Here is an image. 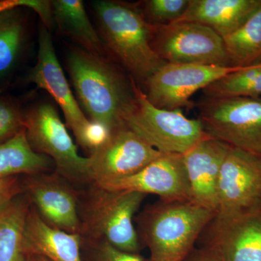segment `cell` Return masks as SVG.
Returning a JSON list of instances; mask_svg holds the SVG:
<instances>
[{
	"label": "cell",
	"mask_w": 261,
	"mask_h": 261,
	"mask_svg": "<svg viewBox=\"0 0 261 261\" xmlns=\"http://www.w3.org/2000/svg\"><path fill=\"white\" fill-rule=\"evenodd\" d=\"M66 63L79 104L89 120L111 132L126 126L137 104V82L102 55L82 47L70 48Z\"/></svg>",
	"instance_id": "cell-1"
},
{
	"label": "cell",
	"mask_w": 261,
	"mask_h": 261,
	"mask_svg": "<svg viewBox=\"0 0 261 261\" xmlns=\"http://www.w3.org/2000/svg\"><path fill=\"white\" fill-rule=\"evenodd\" d=\"M93 8L104 47L138 85L145 84L166 63L152 47V25L139 5L99 0Z\"/></svg>",
	"instance_id": "cell-2"
},
{
	"label": "cell",
	"mask_w": 261,
	"mask_h": 261,
	"mask_svg": "<svg viewBox=\"0 0 261 261\" xmlns=\"http://www.w3.org/2000/svg\"><path fill=\"white\" fill-rule=\"evenodd\" d=\"M216 216L192 201L160 200L137 218L139 238L148 247L149 261H185Z\"/></svg>",
	"instance_id": "cell-3"
},
{
	"label": "cell",
	"mask_w": 261,
	"mask_h": 261,
	"mask_svg": "<svg viewBox=\"0 0 261 261\" xmlns=\"http://www.w3.org/2000/svg\"><path fill=\"white\" fill-rule=\"evenodd\" d=\"M92 185L83 200L80 195L81 236L105 240L123 251L140 253V238L133 221L146 195L109 191Z\"/></svg>",
	"instance_id": "cell-4"
},
{
	"label": "cell",
	"mask_w": 261,
	"mask_h": 261,
	"mask_svg": "<svg viewBox=\"0 0 261 261\" xmlns=\"http://www.w3.org/2000/svg\"><path fill=\"white\" fill-rule=\"evenodd\" d=\"M24 128L33 150L55 163L56 172L68 181L92 184L89 158L78 152L56 107L38 102L23 111Z\"/></svg>",
	"instance_id": "cell-5"
},
{
	"label": "cell",
	"mask_w": 261,
	"mask_h": 261,
	"mask_svg": "<svg viewBox=\"0 0 261 261\" xmlns=\"http://www.w3.org/2000/svg\"><path fill=\"white\" fill-rule=\"evenodd\" d=\"M199 118L209 137L261 157V99L204 97Z\"/></svg>",
	"instance_id": "cell-6"
},
{
	"label": "cell",
	"mask_w": 261,
	"mask_h": 261,
	"mask_svg": "<svg viewBox=\"0 0 261 261\" xmlns=\"http://www.w3.org/2000/svg\"><path fill=\"white\" fill-rule=\"evenodd\" d=\"M135 93V109L125 124L161 153L183 155L207 137L200 120L187 118L181 110L155 107L137 83Z\"/></svg>",
	"instance_id": "cell-7"
},
{
	"label": "cell",
	"mask_w": 261,
	"mask_h": 261,
	"mask_svg": "<svg viewBox=\"0 0 261 261\" xmlns=\"http://www.w3.org/2000/svg\"><path fill=\"white\" fill-rule=\"evenodd\" d=\"M151 44L166 63L232 67L224 39L203 24L177 22L152 25Z\"/></svg>",
	"instance_id": "cell-8"
},
{
	"label": "cell",
	"mask_w": 261,
	"mask_h": 261,
	"mask_svg": "<svg viewBox=\"0 0 261 261\" xmlns=\"http://www.w3.org/2000/svg\"><path fill=\"white\" fill-rule=\"evenodd\" d=\"M238 68L166 63L147 81L145 94L151 104L161 109L175 111L192 108L190 98L197 91L203 90Z\"/></svg>",
	"instance_id": "cell-9"
},
{
	"label": "cell",
	"mask_w": 261,
	"mask_h": 261,
	"mask_svg": "<svg viewBox=\"0 0 261 261\" xmlns=\"http://www.w3.org/2000/svg\"><path fill=\"white\" fill-rule=\"evenodd\" d=\"M202 235V247L221 261H261V201L234 214L216 215Z\"/></svg>",
	"instance_id": "cell-10"
},
{
	"label": "cell",
	"mask_w": 261,
	"mask_h": 261,
	"mask_svg": "<svg viewBox=\"0 0 261 261\" xmlns=\"http://www.w3.org/2000/svg\"><path fill=\"white\" fill-rule=\"evenodd\" d=\"M162 154L128 126H122L111 132L107 142L89 154L92 182L135 174Z\"/></svg>",
	"instance_id": "cell-11"
},
{
	"label": "cell",
	"mask_w": 261,
	"mask_h": 261,
	"mask_svg": "<svg viewBox=\"0 0 261 261\" xmlns=\"http://www.w3.org/2000/svg\"><path fill=\"white\" fill-rule=\"evenodd\" d=\"M24 194L48 225L63 231L81 234V193L59 173L23 176Z\"/></svg>",
	"instance_id": "cell-12"
},
{
	"label": "cell",
	"mask_w": 261,
	"mask_h": 261,
	"mask_svg": "<svg viewBox=\"0 0 261 261\" xmlns=\"http://www.w3.org/2000/svg\"><path fill=\"white\" fill-rule=\"evenodd\" d=\"M217 197V216L234 214L260 202V156L231 147L220 171Z\"/></svg>",
	"instance_id": "cell-13"
},
{
	"label": "cell",
	"mask_w": 261,
	"mask_h": 261,
	"mask_svg": "<svg viewBox=\"0 0 261 261\" xmlns=\"http://www.w3.org/2000/svg\"><path fill=\"white\" fill-rule=\"evenodd\" d=\"M94 184L109 191L152 194L161 200L192 201L182 154H163L135 174Z\"/></svg>",
	"instance_id": "cell-14"
},
{
	"label": "cell",
	"mask_w": 261,
	"mask_h": 261,
	"mask_svg": "<svg viewBox=\"0 0 261 261\" xmlns=\"http://www.w3.org/2000/svg\"><path fill=\"white\" fill-rule=\"evenodd\" d=\"M27 80L50 94L64 114L66 126L76 135L89 120L81 109L70 90L69 84L57 58L49 29L44 25L39 33L37 61L27 75Z\"/></svg>",
	"instance_id": "cell-15"
},
{
	"label": "cell",
	"mask_w": 261,
	"mask_h": 261,
	"mask_svg": "<svg viewBox=\"0 0 261 261\" xmlns=\"http://www.w3.org/2000/svg\"><path fill=\"white\" fill-rule=\"evenodd\" d=\"M231 147L207 135L183 154L192 202L216 214L220 171Z\"/></svg>",
	"instance_id": "cell-16"
},
{
	"label": "cell",
	"mask_w": 261,
	"mask_h": 261,
	"mask_svg": "<svg viewBox=\"0 0 261 261\" xmlns=\"http://www.w3.org/2000/svg\"><path fill=\"white\" fill-rule=\"evenodd\" d=\"M80 233L62 231L48 225L31 205L23 232L24 250L48 261H84Z\"/></svg>",
	"instance_id": "cell-17"
},
{
	"label": "cell",
	"mask_w": 261,
	"mask_h": 261,
	"mask_svg": "<svg viewBox=\"0 0 261 261\" xmlns=\"http://www.w3.org/2000/svg\"><path fill=\"white\" fill-rule=\"evenodd\" d=\"M260 4L261 0H190L177 22L203 24L224 39L240 29Z\"/></svg>",
	"instance_id": "cell-18"
},
{
	"label": "cell",
	"mask_w": 261,
	"mask_h": 261,
	"mask_svg": "<svg viewBox=\"0 0 261 261\" xmlns=\"http://www.w3.org/2000/svg\"><path fill=\"white\" fill-rule=\"evenodd\" d=\"M51 3L54 22L62 33L74 39L86 50L103 56L104 44L89 20L83 2L54 0Z\"/></svg>",
	"instance_id": "cell-19"
},
{
	"label": "cell",
	"mask_w": 261,
	"mask_h": 261,
	"mask_svg": "<svg viewBox=\"0 0 261 261\" xmlns=\"http://www.w3.org/2000/svg\"><path fill=\"white\" fill-rule=\"evenodd\" d=\"M56 168L47 156L33 150L25 128L0 145V179L15 176H33L49 173Z\"/></svg>",
	"instance_id": "cell-20"
},
{
	"label": "cell",
	"mask_w": 261,
	"mask_h": 261,
	"mask_svg": "<svg viewBox=\"0 0 261 261\" xmlns=\"http://www.w3.org/2000/svg\"><path fill=\"white\" fill-rule=\"evenodd\" d=\"M31 205L28 197L23 193L0 213V261L28 260L23 232Z\"/></svg>",
	"instance_id": "cell-21"
},
{
	"label": "cell",
	"mask_w": 261,
	"mask_h": 261,
	"mask_svg": "<svg viewBox=\"0 0 261 261\" xmlns=\"http://www.w3.org/2000/svg\"><path fill=\"white\" fill-rule=\"evenodd\" d=\"M231 65L244 68L261 63V4L236 32L224 39Z\"/></svg>",
	"instance_id": "cell-22"
},
{
	"label": "cell",
	"mask_w": 261,
	"mask_h": 261,
	"mask_svg": "<svg viewBox=\"0 0 261 261\" xmlns=\"http://www.w3.org/2000/svg\"><path fill=\"white\" fill-rule=\"evenodd\" d=\"M21 8L0 13V78L11 73L23 51L27 25Z\"/></svg>",
	"instance_id": "cell-23"
},
{
	"label": "cell",
	"mask_w": 261,
	"mask_h": 261,
	"mask_svg": "<svg viewBox=\"0 0 261 261\" xmlns=\"http://www.w3.org/2000/svg\"><path fill=\"white\" fill-rule=\"evenodd\" d=\"M206 98L258 97L261 95V63L224 75L202 90Z\"/></svg>",
	"instance_id": "cell-24"
},
{
	"label": "cell",
	"mask_w": 261,
	"mask_h": 261,
	"mask_svg": "<svg viewBox=\"0 0 261 261\" xmlns=\"http://www.w3.org/2000/svg\"><path fill=\"white\" fill-rule=\"evenodd\" d=\"M189 4L190 0H147L139 8L147 23L157 27L177 22Z\"/></svg>",
	"instance_id": "cell-25"
},
{
	"label": "cell",
	"mask_w": 261,
	"mask_h": 261,
	"mask_svg": "<svg viewBox=\"0 0 261 261\" xmlns=\"http://www.w3.org/2000/svg\"><path fill=\"white\" fill-rule=\"evenodd\" d=\"M82 250L87 253V261H146L140 253L123 251L105 240L82 238Z\"/></svg>",
	"instance_id": "cell-26"
},
{
	"label": "cell",
	"mask_w": 261,
	"mask_h": 261,
	"mask_svg": "<svg viewBox=\"0 0 261 261\" xmlns=\"http://www.w3.org/2000/svg\"><path fill=\"white\" fill-rule=\"evenodd\" d=\"M24 128L23 111L10 98L0 97V145Z\"/></svg>",
	"instance_id": "cell-27"
},
{
	"label": "cell",
	"mask_w": 261,
	"mask_h": 261,
	"mask_svg": "<svg viewBox=\"0 0 261 261\" xmlns=\"http://www.w3.org/2000/svg\"><path fill=\"white\" fill-rule=\"evenodd\" d=\"M107 126L99 122L89 120L88 123L75 135V140L89 154L102 147L111 136Z\"/></svg>",
	"instance_id": "cell-28"
},
{
	"label": "cell",
	"mask_w": 261,
	"mask_h": 261,
	"mask_svg": "<svg viewBox=\"0 0 261 261\" xmlns=\"http://www.w3.org/2000/svg\"><path fill=\"white\" fill-rule=\"evenodd\" d=\"M23 176H11L0 179V213L17 197L24 193Z\"/></svg>",
	"instance_id": "cell-29"
},
{
	"label": "cell",
	"mask_w": 261,
	"mask_h": 261,
	"mask_svg": "<svg viewBox=\"0 0 261 261\" xmlns=\"http://www.w3.org/2000/svg\"><path fill=\"white\" fill-rule=\"evenodd\" d=\"M35 5L36 0H1L0 13L16 8H27L33 10Z\"/></svg>",
	"instance_id": "cell-30"
},
{
	"label": "cell",
	"mask_w": 261,
	"mask_h": 261,
	"mask_svg": "<svg viewBox=\"0 0 261 261\" xmlns=\"http://www.w3.org/2000/svg\"><path fill=\"white\" fill-rule=\"evenodd\" d=\"M185 261H221L219 257L207 249L202 248L193 250Z\"/></svg>",
	"instance_id": "cell-31"
},
{
	"label": "cell",
	"mask_w": 261,
	"mask_h": 261,
	"mask_svg": "<svg viewBox=\"0 0 261 261\" xmlns=\"http://www.w3.org/2000/svg\"><path fill=\"white\" fill-rule=\"evenodd\" d=\"M27 261H48L45 258L39 255H28V260Z\"/></svg>",
	"instance_id": "cell-32"
}]
</instances>
